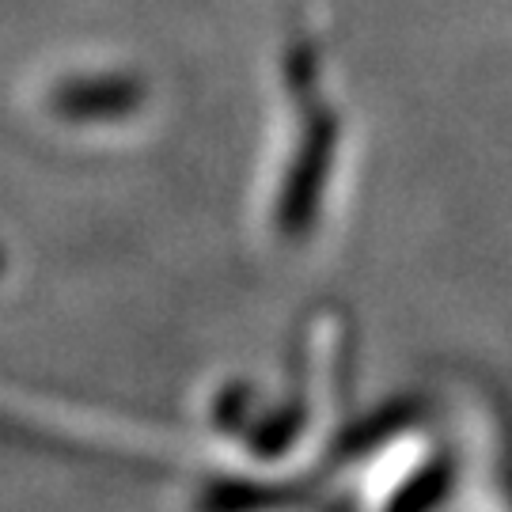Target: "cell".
Instances as JSON below:
<instances>
[{
	"label": "cell",
	"instance_id": "6da1fadb",
	"mask_svg": "<svg viewBox=\"0 0 512 512\" xmlns=\"http://www.w3.org/2000/svg\"><path fill=\"white\" fill-rule=\"evenodd\" d=\"M141 99H145V88L133 76H84V80H69L65 88H57L54 110L61 118L99 122V118H122Z\"/></svg>",
	"mask_w": 512,
	"mask_h": 512
}]
</instances>
